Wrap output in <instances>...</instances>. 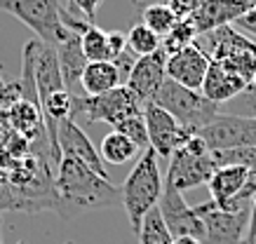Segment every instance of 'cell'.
<instances>
[{"mask_svg":"<svg viewBox=\"0 0 256 244\" xmlns=\"http://www.w3.org/2000/svg\"><path fill=\"white\" fill-rule=\"evenodd\" d=\"M202 2L204 0H167V5H170V9L174 12L176 19H188Z\"/></svg>","mask_w":256,"mask_h":244,"instance_id":"4dcf8cb0","label":"cell"},{"mask_svg":"<svg viewBox=\"0 0 256 244\" xmlns=\"http://www.w3.org/2000/svg\"><path fill=\"white\" fill-rule=\"evenodd\" d=\"M82 54L87 61H110V47H108V31H101L99 26L90 24L85 33L80 35Z\"/></svg>","mask_w":256,"mask_h":244,"instance_id":"603a6c76","label":"cell"},{"mask_svg":"<svg viewBox=\"0 0 256 244\" xmlns=\"http://www.w3.org/2000/svg\"><path fill=\"white\" fill-rule=\"evenodd\" d=\"M162 174L158 165V155L153 148H146L141 153L139 162L134 165L130 176L124 179L120 188V202L124 207L127 221L132 226L134 235L139 233L141 221L153 207H158L160 195H162Z\"/></svg>","mask_w":256,"mask_h":244,"instance_id":"7a4b0ae2","label":"cell"},{"mask_svg":"<svg viewBox=\"0 0 256 244\" xmlns=\"http://www.w3.org/2000/svg\"><path fill=\"white\" fill-rule=\"evenodd\" d=\"M0 244H2V237H0Z\"/></svg>","mask_w":256,"mask_h":244,"instance_id":"7bdbcfd3","label":"cell"},{"mask_svg":"<svg viewBox=\"0 0 256 244\" xmlns=\"http://www.w3.org/2000/svg\"><path fill=\"white\" fill-rule=\"evenodd\" d=\"M110 61L116 63V68H118V75H120V82H127V78H130V73H132V66H134V54L130 52V49H124L122 54H118L116 59H110Z\"/></svg>","mask_w":256,"mask_h":244,"instance_id":"d6a6232c","label":"cell"},{"mask_svg":"<svg viewBox=\"0 0 256 244\" xmlns=\"http://www.w3.org/2000/svg\"><path fill=\"white\" fill-rule=\"evenodd\" d=\"M249 33H252V35H254V38H256V28H252V31H249Z\"/></svg>","mask_w":256,"mask_h":244,"instance_id":"f35d334b","label":"cell"},{"mask_svg":"<svg viewBox=\"0 0 256 244\" xmlns=\"http://www.w3.org/2000/svg\"><path fill=\"white\" fill-rule=\"evenodd\" d=\"M64 244H76V242H64Z\"/></svg>","mask_w":256,"mask_h":244,"instance_id":"b9f144b4","label":"cell"},{"mask_svg":"<svg viewBox=\"0 0 256 244\" xmlns=\"http://www.w3.org/2000/svg\"><path fill=\"white\" fill-rule=\"evenodd\" d=\"M54 52L56 59H59V68H62L64 87H66V92H70L76 85H80V75H82L87 66V59L82 54V45H80V35L73 33L68 40L56 45Z\"/></svg>","mask_w":256,"mask_h":244,"instance_id":"d6986e66","label":"cell"},{"mask_svg":"<svg viewBox=\"0 0 256 244\" xmlns=\"http://www.w3.org/2000/svg\"><path fill=\"white\" fill-rule=\"evenodd\" d=\"M116 202H120V188L113 186L110 179L94 174L73 158L59 160L52 188V212L64 221H73L94 209H108Z\"/></svg>","mask_w":256,"mask_h":244,"instance_id":"6da1fadb","label":"cell"},{"mask_svg":"<svg viewBox=\"0 0 256 244\" xmlns=\"http://www.w3.org/2000/svg\"><path fill=\"white\" fill-rule=\"evenodd\" d=\"M226 113H228V115H242V118H256V89L252 82H249L235 99L228 101Z\"/></svg>","mask_w":256,"mask_h":244,"instance_id":"f546056e","label":"cell"},{"mask_svg":"<svg viewBox=\"0 0 256 244\" xmlns=\"http://www.w3.org/2000/svg\"><path fill=\"white\" fill-rule=\"evenodd\" d=\"M56 143H59V153L62 158H73L82 162L85 167H90L94 174H99L104 179H110L106 172V165L101 160L99 150L94 148V143L90 141V136L82 132V127L76 120H62L56 127Z\"/></svg>","mask_w":256,"mask_h":244,"instance_id":"4fadbf2b","label":"cell"},{"mask_svg":"<svg viewBox=\"0 0 256 244\" xmlns=\"http://www.w3.org/2000/svg\"><path fill=\"white\" fill-rule=\"evenodd\" d=\"M164 80H167V52L160 47L153 54L136 56L124 87L139 99L141 106H146L156 99Z\"/></svg>","mask_w":256,"mask_h":244,"instance_id":"8fae6325","label":"cell"},{"mask_svg":"<svg viewBox=\"0 0 256 244\" xmlns=\"http://www.w3.org/2000/svg\"><path fill=\"white\" fill-rule=\"evenodd\" d=\"M195 214L202 219L204 226V237L202 244H242L244 233H247V223H249V212H224L218 209L214 202H204V205L193 207Z\"/></svg>","mask_w":256,"mask_h":244,"instance_id":"ba28073f","label":"cell"},{"mask_svg":"<svg viewBox=\"0 0 256 244\" xmlns=\"http://www.w3.org/2000/svg\"><path fill=\"white\" fill-rule=\"evenodd\" d=\"M153 103L164 108L178 125L188 129L190 134H198L200 129L210 125L212 120L221 113V106L210 101L207 96L198 92V89H188V87L178 85L174 80H164L162 87L158 89Z\"/></svg>","mask_w":256,"mask_h":244,"instance_id":"277c9868","label":"cell"},{"mask_svg":"<svg viewBox=\"0 0 256 244\" xmlns=\"http://www.w3.org/2000/svg\"><path fill=\"white\" fill-rule=\"evenodd\" d=\"M113 129L127 136V139H130V141H132L139 150L150 148V143H148V132H146V120H144V113H141V115H132V118L120 120V122H118Z\"/></svg>","mask_w":256,"mask_h":244,"instance_id":"83f0119b","label":"cell"},{"mask_svg":"<svg viewBox=\"0 0 256 244\" xmlns=\"http://www.w3.org/2000/svg\"><path fill=\"white\" fill-rule=\"evenodd\" d=\"M158 212L162 216L164 226L170 230L172 237H204V226L202 219L195 214L193 207H188V202L184 200V193L176 190L172 183L164 181L162 195L158 202Z\"/></svg>","mask_w":256,"mask_h":244,"instance_id":"9c48e42d","label":"cell"},{"mask_svg":"<svg viewBox=\"0 0 256 244\" xmlns=\"http://www.w3.org/2000/svg\"><path fill=\"white\" fill-rule=\"evenodd\" d=\"M0 9L28 26L40 42L50 47L62 45L73 35V31L64 26V5L59 0H0Z\"/></svg>","mask_w":256,"mask_h":244,"instance_id":"5b68a950","label":"cell"},{"mask_svg":"<svg viewBox=\"0 0 256 244\" xmlns=\"http://www.w3.org/2000/svg\"><path fill=\"white\" fill-rule=\"evenodd\" d=\"M247 174H249V169L247 167H240V165L218 167L216 172L212 174L210 183H207L212 202L221 209V207L228 205L233 197H238V193H240L244 181H247Z\"/></svg>","mask_w":256,"mask_h":244,"instance_id":"ac0fdd59","label":"cell"},{"mask_svg":"<svg viewBox=\"0 0 256 244\" xmlns=\"http://www.w3.org/2000/svg\"><path fill=\"white\" fill-rule=\"evenodd\" d=\"M99 5H101V0H68V7L82 12V19L90 21V24H94V16H96Z\"/></svg>","mask_w":256,"mask_h":244,"instance_id":"1f68e13d","label":"cell"},{"mask_svg":"<svg viewBox=\"0 0 256 244\" xmlns=\"http://www.w3.org/2000/svg\"><path fill=\"white\" fill-rule=\"evenodd\" d=\"M5 94V87H2V82H0V96Z\"/></svg>","mask_w":256,"mask_h":244,"instance_id":"8d00e7d4","label":"cell"},{"mask_svg":"<svg viewBox=\"0 0 256 244\" xmlns=\"http://www.w3.org/2000/svg\"><path fill=\"white\" fill-rule=\"evenodd\" d=\"M252 209H254V212H256V197H254V202H252Z\"/></svg>","mask_w":256,"mask_h":244,"instance_id":"74e56055","label":"cell"},{"mask_svg":"<svg viewBox=\"0 0 256 244\" xmlns=\"http://www.w3.org/2000/svg\"><path fill=\"white\" fill-rule=\"evenodd\" d=\"M160 47H162V38L156 35L148 26L136 24L127 31V49H130L132 54L146 56V54H153V52Z\"/></svg>","mask_w":256,"mask_h":244,"instance_id":"484cf974","label":"cell"},{"mask_svg":"<svg viewBox=\"0 0 256 244\" xmlns=\"http://www.w3.org/2000/svg\"><path fill=\"white\" fill-rule=\"evenodd\" d=\"M10 122L14 125V129H19L22 134H28V136L36 134V129L40 132L45 127L42 125L40 108L31 101H24V99L12 103V108H10Z\"/></svg>","mask_w":256,"mask_h":244,"instance_id":"7402d4cb","label":"cell"},{"mask_svg":"<svg viewBox=\"0 0 256 244\" xmlns=\"http://www.w3.org/2000/svg\"><path fill=\"white\" fill-rule=\"evenodd\" d=\"M195 38H198V31H195L193 21L190 19H178L176 24H174V28L162 38V49L167 52V56L176 54L184 47L193 45Z\"/></svg>","mask_w":256,"mask_h":244,"instance_id":"4316f807","label":"cell"},{"mask_svg":"<svg viewBox=\"0 0 256 244\" xmlns=\"http://www.w3.org/2000/svg\"><path fill=\"white\" fill-rule=\"evenodd\" d=\"M139 153V148L134 146L130 139L120 132H108V134L101 139V148H99V155L104 160V165L108 162V165H127L130 160H134V155Z\"/></svg>","mask_w":256,"mask_h":244,"instance_id":"44dd1931","label":"cell"},{"mask_svg":"<svg viewBox=\"0 0 256 244\" xmlns=\"http://www.w3.org/2000/svg\"><path fill=\"white\" fill-rule=\"evenodd\" d=\"M36 87H38V101L42 96L66 89L64 87V78H62V68H59V59H56L54 47L42 45L38 40V49H36Z\"/></svg>","mask_w":256,"mask_h":244,"instance_id":"e0dca14e","label":"cell"},{"mask_svg":"<svg viewBox=\"0 0 256 244\" xmlns=\"http://www.w3.org/2000/svg\"><path fill=\"white\" fill-rule=\"evenodd\" d=\"M141 19H144L141 24L148 26V28L156 33V35H160V38H164V35L174 28V24L178 21L167 2H153V5H146Z\"/></svg>","mask_w":256,"mask_h":244,"instance_id":"d4e9b609","label":"cell"},{"mask_svg":"<svg viewBox=\"0 0 256 244\" xmlns=\"http://www.w3.org/2000/svg\"><path fill=\"white\" fill-rule=\"evenodd\" d=\"M172 244H202V240H198V237H174Z\"/></svg>","mask_w":256,"mask_h":244,"instance_id":"e575fe53","label":"cell"},{"mask_svg":"<svg viewBox=\"0 0 256 244\" xmlns=\"http://www.w3.org/2000/svg\"><path fill=\"white\" fill-rule=\"evenodd\" d=\"M108 47H110V59H116L118 54H122L124 49H127V33L108 31Z\"/></svg>","mask_w":256,"mask_h":244,"instance_id":"836d02e7","label":"cell"},{"mask_svg":"<svg viewBox=\"0 0 256 244\" xmlns=\"http://www.w3.org/2000/svg\"><path fill=\"white\" fill-rule=\"evenodd\" d=\"M252 85H254V89H256V75H254V80H252Z\"/></svg>","mask_w":256,"mask_h":244,"instance_id":"ab89813d","label":"cell"},{"mask_svg":"<svg viewBox=\"0 0 256 244\" xmlns=\"http://www.w3.org/2000/svg\"><path fill=\"white\" fill-rule=\"evenodd\" d=\"M247 85L249 82L244 78H240L238 73L228 71V68H224L216 61H210V68H207V75H204V82H202L200 92L210 101L221 106V103H228L230 99H235Z\"/></svg>","mask_w":256,"mask_h":244,"instance_id":"2e32d148","label":"cell"},{"mask_svg":"<svg viewBox=\"0 0 256 244\" xmlns=\"http://www.w3.org/2000/svg\"><path fill=\"white\" fill-rule=\"evenodd\" d=\"M16 244H26V242H22V240H19V242H16Z\"/></svg>","mask_w":256,"mask_h":244,"instance_id":"60d3db41","label":"cell"},{"mask_svg":"<svg viewBox=\"0 0 256 244\" xmlns=\"http://www.w3.org/2000/svg\"><path fill=\"white\" fill-rule=\"evenodd\" d=\"M136 237H139V244H172L174 242V237L170 235V230L164 226L158 207H153V209L144 216Z\"/></svg>","mask_w":256,"mask_h":244,"instance_id":"cb8c5ba5","label":"cell"},{"mask_svg":"<svg viewBox=\"0 0 256 244\" xmlns=\"http://www.w3.org/2000/svg\"><path fill=\"white\" fill-rule=\"evenodd\" d=\"M242 244H256V235H247V233H244V240H242Z\"/></svg>","mask_w":256,"mask_h":244,"instance_id":"d590c367","label":"cell"},{"mask_svg":"<svg viewBox=\"0 0 256 244\" xmlns=\"http://www.w3.org/2000/svg\"><path fill=\"white\" fill-rule=\"evenodd\" d=\"M210 54L202 52L198 45H188L176 54L167 56V78L178 82V85L188 87V89H198L200 92L207 68H210Z\"/></svg>","mask_w":256,"mask_h":244,"instance_id":"5bb4252c","label":"cell"},{"mask_svg":"<svg viewBox=\"0 0 256 244\" xmlns=\"http://www.w3.org/2000/svg\"><path fill=\"white\" fill-rule=\"evenodd\" d=\"M144 120H146L148 143H150V148L156 150L158 158L170 160L172 153L181 148L188 141V136H190L188 129H184L167 110L160 108L153 101L144 106Z\"/></svg>","mask_w":256,"mask_h":244,"instance_id":"30bf717a","label":"cell"},{"mask_svg":"<svg viewBox=\"0 0 256 244\" xmlns=\"http://www.w3.org/2000/svg\"><path fill=\"white\" fill-rule=\"evenodd\" d=\"M212 158L216 167L240 165L247 169H256V148H228V150H212Z\"/></svg>","mask_w":256,"mask_h":244,"instance_id":"f1b7e54d","label":"cell"},{"mask_svg":"<svg viewBox=\"0 0 256 244\" xmlns=\"http://www.w3.org/2000/svg\"><path fill=\"white\" fill-rule=\"evenodd\" d=\"M198 134L207 141L210 150L256 148V118L218 113L210 125Z\"/></svg>","mask_w":256,"mask_h":244,"instance_id":"52a82bcc","label":"cell"},{"mask_svg":"<svg viewBox=\"0 0 256 244\" xmlns=\"http://www.w3.org/2000/svg\"><path fill=\"white\" fill-rule=\"evenodd\" d=\"M195 45L210 54L212 61L238 73L240 78L252 82L256 75V40L242 35L233 26H221L216 31L200 33Z\"/></svg>","mask_w":256,"mask_h":244,"instance_id":"3957f363","label":"cell"},{"mask_svg":"<svg viewBox=\"0 0 256 244\" xmlns=\"http://www.w3.org/2000/svg\"><path fill=\"white\" fill-rule=\"evenodd\" d=\"M120 75H118V68L113 61H87L85 71L80 75V87L87 96L94 94H104V92H110L120 87Z\"/></svg>","mask_w":256,"mask_h":244,"instance_id":"ffe728a7","label":"cell"},{"mask_svg":"<svg viewBox=\"0 0 256 244\" xmlns=\"http://www.w3.org/2000/svg\"><path fill=\"white\" fill-rule=\"evenodd\" d=\"M218 167L214 165L212 153L207 155H190L184 148H176L170 155V169H167V183L176 190H193L198 186H207L212 174Z\"/></svg>","mask_w":256,"mask_h":244,"instance_id":"7c38bea8","label":"cell"},{"mask_svg":"<svg viewBox=\"0 0 256 244\" xmlns=\"http://www.w3.org/2000/svg\"><path fill=\"white\" fill-rule=\"evenodd\" d=\"M247 9H252L247 0H204L188 19L193 21L195 31L200 35V33L216 31L221 26L235 24Z\"/></svg>","mask_w":256,"mask_h":244,"instance_id":"9a60e30c","label":"cell"},{"mask_svg":"<svg viewBox=\"0 0 256 244\" xmlns=\"http://www.w3.org/2000/svg\"><path fill=\"white\" fill-rule=\"evenodd\" d=\"M144 106L139 99L127 89L124 85L104 92V94H73L70 99V120H85L87 125L94 122H108L116 127L120 120L132 118V115H141Z\"/></svg>","mask_w":256,"mask_h":244,"instance_id":"8992f818","label":"cell"}]
</instances>
